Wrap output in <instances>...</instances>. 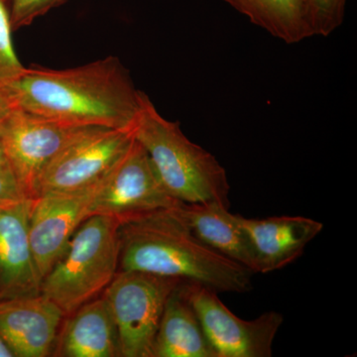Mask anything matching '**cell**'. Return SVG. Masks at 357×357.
<instances>
[{
	"label": "cell",
	"instance_id": "cell-1",
	"mask_svg": "<svg viewBox=\"0 0 357 357\" xmlns=\"http://www.w3.org/2000/svg\"><path fill=\"white\" fill-rule=\"evenodd\" d=\"M139 93L114 56L74 69L25 68L3 89L15 109L75 126L110 129L132 128Z\"/></svg>",
	"mask_w": 357,
	"mask_h": 357
},
{
	"label": "cell",
	"instance_id": "cell-2",
	"mask_svg": "<svg viewBox=\"0 0 357 357\" xmlns=\"http://www.w3.org/2000/svg\"><path fill=\"white\" fill-rule=\"evenodd\" d=\"M117 272H144L180 279L218 293L252 290L255 274L199 241L175 208L121 220Z\"/></svg>",
	"mask_w": 357,
	"mask_h": 357
},
{
	"label": "cell",
	"instance_id": "cell-3",
	"mask_svg": "<svg viewBox=\"0 0 357 357\" xmlns=\"http://www.w3.org/2000/svg\"><path fill=\"white\" fill-rule=\"evenodd\" d=\"M134 139L144 148L169 194L180 203L230 206L227 171L210 152L192 142L180 122L162 116L140 91Z\"/></svg>",
	"mask_w": 357,
	"mask_h": 357
},
{
	"label": "cell",
	"instance_id": "cell-4",
	"mask_svg": "<svg viewBox=\"0 0 357 357\" xmlns=\"http://www.w3.org/2000/svg\"><path fill=\"white\" fill-rule=\"evenodd\" d=\"M112 215L84 220L61 259L42 279L41 295L53 301L66 317L98 297L119 270V227Z\"/></svg>",
	"mask_w": 357,
	"mask_h": 357
},
{
	"label": "cell",
	"instance_id": "cell-5",
	"mask_svg": "<svg viewBox=\"0 0 357 357\" xmlns=\"http://www.w3.org/2000/svg\"><path fill=\"white\" fill-rule=\"evenodd\" d=\"M183 281L144 272H117L102 297L116 324L121 357H151L167 300Z\"/></svg>",
	"mask_w": 357,
	"mask_h": 357
},
{
	"label": "cell",
	"instance_id": "cell-6",
	"mask_svg": "<svg viewBox=\"0 0 357 357\" xmlns=\"http://www.w3.org/2000/svg\"><path fill=\"white\" fill-rule=\"evenodd\" d=\"M98 128L55 121L13 107L0 126V142L9 167L33 198L40 174L61 152Z\"/></svg>",
	"mask_w": 357,
	"mask_h": 357
},
{
	"label": "cell",
	"instance_id": "cell-7",
	"mask_svg": "<svg viewBox=\"0 0 357 357\" xmlns=\"http://www.w3.org/2000/svg\"><path fill=\"white\" fill-rule=\"evenodd\" d=\"M183 289L217 357H270L284 323L283 314L266 312L251 321L236 316L218 292L185 281Z\"/></svg>",
	"mask_w": 357,
	"mask_h": 357
},
{
	"label": "cell",
	"instance_id": "cell-8",
	"mask_svg": "<svg viewBox=\"0 0 357 357\" xmlns=\"http://www.w3.org/2000/svg\"><path fill=\"white\" fill-rule=\"evenodd\" d=\"M178 204L164 187L144 148L133 139L126 154L96 185L89 217L112 215L121 222Z\"/></svg>",
	"mask_w": 357,
	"mask_h": 357
},
{
	"label": "cell",
	"instance_id": "cell-9",
	"mask_svg": "<svg viewBox=\"0 0 357 357\" xmlns=\"http://www.w3.org/2000/svg\"><path fill=\"white\" fill-rule=\"evenodd\" d=\"M132 130L98 128L73 143L40 174L33 198L81 191L102 180L126 154Z\"/></svg>",
	"mask_w": 357,
	"mask_h": 357
},
{
	"label": "cell",
	"instance_id": "cell-10",
	"mask_svg": "<svg viewBox=\"0 0 357 357\" xmlns=\"http://www.w3.org/2000/svg\"><path fill=\"white\" fill-rule=\"evenodd\" d=\"M98 183L81 191L45 195L33 199L30 243L42 279L61 259L75 232L89 217Z\"/></svg>",
	"mask_w": 357,
	"mask_h": 357
},
{
	"label": "cell",
	"instance_id": "cell-11",
	"mask_svg": "<svg viewBox=\"0 0 357 357\" xmlns=\"http://www.w3.org/2000/svg\"><path fill=\"white\" fill-rule=\"evenodd\" d=\"M65 312L45 296L0 300V338L14 357L53 356Z\"/></svg>",
	"mask_w": 357,
	"mask_h": 357
},
{
	"label": "cell",
	"instance_id": "cell-12",
	"mask_svg": "<svg viewBox=\"0 0 357 357\" xmlns=\"http://www.w3.org/2000/svg\"><path fill=\"white\" fill-rule=\"evenodd\" d=\"M33 199L0 208V300L41 294L42 277L30 243Z\"/></svg>",
	"mask_w": 357,
	"mask_h": 357
},
{
	"label": "cell",
	"instance_id": "cell-13",
	"mask_svg": "<svg viewBox=\"0 0 357 357\" xmlns=\"http://www.w3.org/2000/svg\"><path fill=\"white\" fill-rule=\"evenodd\" d=\"M238 220L255 248L257 274L271 273L292 264L324 229L323 223L305 217L259 220L238 215Z\"/></svg>",
	"mask_w": 357,
	"mask_h": 357
},
{
	"label": "cell",
	"instance_id": "cell-14",
	"mask_svg": "<svg viewBox=\"0 0 357 357\" xmlns=\"http://www.w3.org/2000/svg\"><path fill=\"white\" fill-rule=\"evenodd\" d=\"M53 356L121 357L119 331L105 298L96 297L66 317Z\"/></svg>",
	"mask_w": 357,
	"mask_h": 357
},
{
	"label": "cell",
	"instance_id": "cell-15",
	"mask_svg": "<svg viewBox=\"0 0 357 357\" xmlns=\"http://www.w3.org/2000/svg\"><path fill=\"white\" fill-rule=\"evenodd\" d=\"M175 211L199 241L257 274L255 248L238 215L218 204L180 203Z\"/></svg>",
	"mask_w": 357,
	"mask_h": 357
},
{
	"label": "cell",
	"instance_id": "cell-16",
	"mask_svg": "<svg viewBox=\"0 0 357 357\" xmlns=\"http://www.w3.org/2000/svg\"><path fill=\"white\" fill-rule=\"evenodd\" d=\"M184 282L167 300L151 357H217L185 296Z\"/></svg>",
	"mask_w": 357,
	"mask_h": 357
},
{
	"label": "cell",
	"instance_id": "cell-17",
	"mask_svg": "<svg viewBox=\"0 0 357 357\" xmlns=\"http://www.w3.org/2000/svg\"><path fill=\"white\" fill-rule=\"evenodd\" d=\"M287 44L299 43L312 37L307 25L304 0H222Z\"/></svg>",
	"mask_w": 357,
	"mask_h": 357
},
{
	"label": "cell",
	"instance_id": "cell-18",
	"mask_svg": "<svg viewBox=\"0 0 357 357\" xmlns=\"http://www.w3.org/2000/svg\"><path fill=\"white\" fill-rule=\"evenodd\" d=\"M347 0H304L312 36L328 37L342 24Z\"/></svg>",
	"mask_w": 357,
	"mask_h": 357
},
{
	"label": "cell",
	"instance_id": "cell-19",
	"mask_svg": "<svg viewBox=\"0 0 357 357\" xmlns=\"http://www.w3.org/2000/svg\"><path fill=\"white\" fill-rule=\"evenodd\" d=\"M13 32L8 1L0 0V91L2 93L25 69L14 49Z\"/></svg>",
	"mask_w": 357,
	"mask_h": 357
},
{
	"label": "cell",
	"instance_id": "cell-20",
	"mask_svg": "<svg viewBox=\"0 0 357 357\" xmlns=\"http://www.w3.org/2000/svg\"><path fill=\"white\" fill-rule=\"evenodd\" d=\"M69 0H9V14L13 31L31 24L40 16Z\"/></svg>",
	"mask_w": 357,
	"mask_h": 357
},
{
	"label": "cell",
	"instance_id": "cell-21",
	"mask_svg": "<svg viewBox=\"0 0 357 357\" xmlns=\"http://www.w3.org/2000/svg\"><path fill=\"white\" fill-rule=\"evenodd\" d=\"M28 198L11 169L0 170V208L10 206Z\"/></svg>",
	"mask_w": 357,
	"mask_h": 357
},
{
	"label": "cell",
	"instance_id": "cell-22",
	"mask_svg": "<svg viewBox=\"0 0 357 357\" xmlns=\"http://www.w3.org/2000/svg\"><path fill=\"white\" fill-rule=\"evenodd\" d=\"M13 107L9 102L8 98L2 91H0V126L3 123Z\"/></svg>",
	"mask_w": 357,
	"mask_h": 357
},
{
	"label": "cell",
	"instance_id": "cell-23",
	"mask_svg": "<svg viewBox=\"0 0 357 357\" xmlns=\"http://www.w3.org/2000/svg\"><path fill=\"white\" fill-rule=\"evenodd\" d=\"M1 169H10V167H9L8 160H7L3 146H2L1 142H0V170Z\"/></svg>",
	"mask_w": 357,
	"mask_h": 357
},
{
	"label": "cell",
	"instance_id": "cell-24",
	"mask_svg": "<svg viewBox=\"0 0 357 357\" xmlns=\"http://www.w3.org/2000/svg\"><path fill=\"white\" fill-rule=\"evenodd\" d=\"M0 357H14L13 352H11L8 347L4 344L1 338H0Z\"/></svg>",
	"mask_w": 357,
	"mask_h": 357
},
{
	"label": "cell",
	"instance_id": "cell-25",
	"mask_svg": "<svg viewBox=\"0 0 357 357\" xmlns=\"http://www.w3.org/2000/svg\"><path fill=\"white\" fill-rule=\"evenodd\" d=\"M7 1H8V4H9V0H7Z\"/></svg>",
	"mask_w": 357,
	"mask_h": 357
}]
</instances>
